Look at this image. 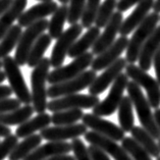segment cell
<instances>
[{
  "instance_id": "45",
  "label": "cell",
  "mask_w": 160,
  "mask_h": 160,
  "mask_svg": "<svg viewBox=\"0 0 160 160\" xmlns=\"http://www.w3.org/2000/svg\"><path fill=\"white\" fill-rule=\"evenodd\" d=\"M11 135V130L10 128L3 126V124L0 123V137H3V138H6Z\"/></svg>"
},
{
  "instance_id": "43",
  "label": "cell",
  "mask_w": 160,
  "mask_h": 160,
  "mask_svg": "<svg viewBox=\"0 0 160 160\" xmlns=\"http://www.w3.org/2000/svg\"><path fill=\"white\" fill-rule=\"evenodd\" d=\"M12 94V90L9 86L0 85V100L9 98V96Z\"/></svg>"
},
{
  "instance_id": "10",
  "label": "cell",
  "mask_w": 160,
  "mask_h": 160,
  "mask_svg": "<svg viewBox=\"0 0 160 160\" xmlns=\"http://www.w3.org/2000/svg\"><path fill=\"white\" fill-rule=\"evenodd\" d=\"M83 26L81 24L72 25L57 39L55 45L52 49L51 57H50L51 66H53L54 68H58L62 66L66 55L68 54L72 45L75 44V42L83 32Z\"/></svg>"
},
{
  "instance_id": "33",
  "label": "cell",
  "mask_w": 160,
  "mask_h": 160,
  "mask_svg": "<svg viewBox=\"0 0 160 160\" xmlns=\"http://www.w3.org/2000/svg\"><path fill=\"white\" fill-rule=\"evenodd\" d=\"M118 5V0H104L102 4L100 5L98 11H97L95 18V27L97 28H105L109 21L111 19L114 9Z\"/></svg>"
},
{
  "instance_id": "2",
  "label": "cell",
  "mask_w": 160,
  "mask_h": 160,
  "mask_svg": "<svg viewBox=\"0 0 160 160\" xmlns=\"http://www.w3.org/2000/svg\"><path fill=\"white\" fill-rule=\"evenodd\" d=\"M51 63L50 58L44 57L31 73V88H32V103L34 110L37 113H44L47 109V89L49 69Z\"/></svg>"
},
{
  "instance_id": "13",
  "label": "cell",
  "mask_w": 160,
  "mask_h": 160,
  "mask_svg": "<svg viewBox=\"0 0 160 160\" xmlns=\"http://www.w3.org/2000/svg\"><path fill=\"white\" fill-rule=\"evenodd\" d=\"M84 138L88 143H90V145L99 148L100 150H102L104 153H106L109 157H112L114 160H132L126 150L119 144H118V142L106 138L98 132L93 131L87 132Z\"/></svg>"
},
{
  "instance_id": "8",
  "label": "cell",
  "mask_w": 160,
  "mask_h": 160,
  "mask_svg": "<svg viewBox=\"0 0 160 160\" xmlns=\"http://www.w3.org/2000/svg\"><path fill=\"white\" fill-rule=\"evenodd\" d=\"M126 75L128 79H132V82L139 85L140 88H144L147 93V99L152 108H160V86L156 79L136 64L127 65Z\"/></svg>"
},
{
  "instance_id": "30",
  "label": "cell",
  "mask_w": 160,
  "mask_h": 160,
  "mask_svg": "<svg viewBox=\"0 0 160 160\" xmlns=\"http://www.w3.org/2000/svg\"><path fill=\"white\" fill-rule=\"evenodd\" d=\"M68 6L61 5L58 6L57 10L52 14L51 19L48 25V34L52 39L59 38L63 33V27L65 22H68Z\"/></svg>"
},
{
  "instance_id": "34",
  "label": "cell",
  "mask_w": 160,
  "mask_h": 160,
  "mask_svg": "<svg viewBox=\"0 0 160 160\" xmlns=\"http://www.w3.org/2000/svg\"><path fill=\"white\" fill-rule=\"evenodd\" d=\"M122 147L132 160H152L150 154L132 137H124L122 141Z\"/></svg>"
},
{
  "instance_id": "19",
  "label": "cell",
  "mask_w": 160,
  "mask_h": 160,
  "mask_svg": "<svg viewBox=\"0 0 160 160\" xmlns=\"http://www.w3.org/2000/svg\"><path fill=\"white\" fill-rule=\"evenodd\" d=\"M155 0H142L138 3L134 11L124 19L119 29V35L122 37H128L132 32L138 28L149 14V11L153 9Z\"/></svg>"
},
{
  "instance_id": "47",
  "label": "cell",
  "mask_w": 160,
  "mask_h": 160,
  "mask_svg": "<svg viewBox=\"0 0 160 160\" xmlns=\"http://www.w3.org/2000/svg\"><path fill=\"white\" fill-rule=\"evenodd\" d=\"M154 118H155V120H156V123H157V126H158L159 130H160V108L155 109Z\"/></svg>"
},
{
  "instance_id": "14",
  "label": "cell",
  "mask_w": 160,
  "mask_h": 160,
  "mask_svg": "<svg viewBox=\"0 0 160 160\" xmlns=\"http://www.w3.org/2000/svg\"><path fill=\"white\" fill-rule=\"evenodd\" d=\"M87 127L84 123H76L71 126L48 127L40 132L42 139L48 142H64L66 140H75L85 136Z\"/></svg>"
},
{
  "instance_id": "50",
  "label": "cell",
  "mask_w": 160,
  "mask_h": 160,
  "mask_svg": "<svg viewBox=\"0 0 160 160\" xmlns=\"http://www.w3.org/2000/svg\"><path fill=\"white\" fill-rule=\"evenodd\" d=\"M58 1H59L62 5H68V3H69L71 0H58Z\"/></svg>"
},
{
  "instance_id": "25",
  "label": "cell",
  "mask_w": 160,
  "mask_h": 160,
  "mask_svg": "<svg viewBox=\"0 0 160 160\" xmlns=\"http://www.w3.org/2000/svg\"><path fill=\"white\" fill-rule=\"evenodd\" d=\"M42 142V137L40 134H35L33 136L27 137L22 142L17 144L12 152L9 154V160H24L40 146Z\"/></svg>"
},
{
  "instance_id": "48",
  "label": "cell",
  "mask_w": 160,
  "mask_h": 160,
  "mask_svg": "<svg viewBox=\"0 0 160 160\" xmlns=\"http://www.w3.org/2000/svg\"><path fill=\"white\" fill-rule=\"evenodd\" d=\"M153 12L160 13V0H155L154 5H153Z\"/></svg>"
},
{
  "instance_id": "26",
  "label": "cell",
  "mask_w": 160,
  "mask_h": 160,
  "mask_svg": "<svg viewBox=\"0 0 160 160\" xmlns=\"http://www.w3.org/2000/svg\"><path fill=\"white\" fill-rule=\"evenodd\" d=\"M131 135L132 138L135 139L136 142H138L139 145H141L150 154L151 157H159L160 149L158 143L155 141V139L146 130H144L142 127L135 126L134 128L131 131Z\"/></svg>"
},
{
  "instance_id": "31",
  "label": "cell",
  "mask_w": 160,
  "mask_h": 160,
  "mask_svg": "<svg viewBox=\"0 0 160 160\" xmlns=\"http://www.w3.org/2000/svg\"><path fill=\"white\" fill-rule=\"evenodd\" d=\"M22 34V27H19L18 25H14L6 33L5 36L0 41V59H4L5 57L9 55L13 48L17 47Z\"/></svg>"
},
{
  "instance_id": "29",
  "label": "cell",
  "mask_w": 160,
  "mask_h": 160,
  "mask_svg": "<svg viewBox=\"0 0 160 160\" xmlns=\"http://www.w3.org/2000/svg\"><path fill=\"white\" fill-rule=\"evenodd\" d=\"M51 41L52 38L49 36V34L44 33L39 37L29 54L28 61H27V65L29 68H36L40 63V61L44 58L46 50L48 49L50 44H51Z\"/></svg>"
},
{
  "instance_id": "49",
  "label": "cell",
  "mask_w": 160,
  "mask_h": 160,
  "mask_svg": "<svg viewBox=\"0 0 160 160\" xmlns=\"http://www.w3.org/2000/svg\"><path fill=\"white\" fill-rule=\"evenodd\" d=\"M5 79H6V77H5L4 72H2L1 69H0V85H1L3 82L5 81Z\"/></svg>"
},
{
  "instance_id": "54",
  "label": "cell",
  "mask_w": 160,
  "mask_h": 160,
  "mask_svg": "<svg viewBox=\"0 0 160 160\" xmlns=\"http://www.w3.org/2000/svg\"><path fill=\"white\" fill-rule=\"evenodd\" d=\"M156 160H160V156H159V157H158L157 159H156Z\"/></svg>"
},
{
  "instance_id": "53",
  "label": "cell",
  "mask_w": 160,
  "mask_h": 160,
  "mask_svg": "<svg viewBox=\"0 0 160 160\" xmlns=\"http://www.w3.org/2000/svg\"><path fill=\"white\" fill-rule=\"evenodd\" d=\"M158 146H159V149H160V139L158 140Z\"/></svg>"
},
{
  "instance_id": "6",
  "label": "cell",
  "mask_w": 160,
  "mask_h": 160,
  "mask_svg": "<svg viewBox=\"0 0 160 160\" xmlns=\"http://www.w3.org/2000/svg\"><path fill=\"white\" fill-rule=\"evenodd\" d=\"M48 25L49 22L45 18L31 25L22 32L14 54V60L19 66L27 64L31 49L39 37L44 34L46 30H48Z\"/></svg>"
},
{
  "instance_id": "41",
  "label": "cell",
  "mask_w": 160,
  "mask_h": 160,
  "mask_svg": "<svg viewBox=\"0 0 160 160\" xmlns=\"http://www.w3.org/2000/svg\"><path fill=\"white\" fill-rule=\"evenodd\" d=\"M142 0H118L116 8H118V11H119V12H124V11H127L131 7L137 5Z\"/></svg>"
},
{
  "instance_id": "12",
  "label": "cell",
  "mask_w": 160,
  "mask_h": 160,
  "mask_svg": "<svg viewBox=\"0 0 160 160\" xmlns=\"http://www.w3.org/2000/svg\"><path fill=\"white\" fill-rule=\"evenodd\" d=\"M82 122L86 127L91 128L93 132H98L106 138H109L115 142H122L124 139V132L119 126L97 116L93 113H86L83 116Z\"/></svg>"
},
{
  "instance_id": "1",
  "label": "cell",
  "mask_w": 160,
  "mask_h": 160,
  "mask_svg": "<svg viewBox=\"0 0 160 160\" xmlns=\"http://www.w3.org/2000/svg\"><path fill=\"white\" fill-rule=\"evenodd\" d=\"M128 96L132 103V106L136 109L138 118L141 126L144 130H146L155 140L160 139V130L156 123L154 113L152 112V107L149 101L144 96L142 89L135 82H128Z\"/></svg>"
},
{
  "instance_id": "38",
  "label": "cell",
  "mask_w": 160,
  "mask_h": 160,
  "mask_svg": "<svg viewBox=\"0 0 160 160\" xmlns=\"http://www.w3.org/2000/svg\"><path fill=\"white\" fill-rule=\"evenodd\" d=\"M18 143V138L12 134L4 138L2 142H0V160H3L6 157H8Z\"/></svg>"
},
{
  "instance_id": "24",
  "label": "cell",
  "mask_w": 160,
  "mask_h": 160,
  "mask_svg": "<svg viewBox=\"0 0 160 160\" xmlns=\"http://www.w3.org/2000/svg\"><path fill=\"white\" fill-rule=\"evenodd\" d=\"M100 29L97 27L93 26L90 29L87 30L83 36L75 42L72 47L69 50L68 55L71 58H77L79 56H82L83 54L87 53L90 48H92L96 41L98 40L100 36Z\"/></svg>"
},
{
  "instance_id": "39",
  "label": "cell",
  "mask_w": 160,
  "mask_h": 160,
  "mask_svg": "<svg viewBox=\"0 0 160 160\" xmlns=\"http://www.w3.org/2000/svg\"><path fill=\"white\" fill-rule=\"evenodd\" d=\"M21 102L18 99L14 98H5V99H1L0 100V115L5 114V113H8L15 110V109H18L21 107Z\"/></svg>"
},
{
  "instance_id": "46",
  "label": "cell",
  "mask_w": 160,
  "mask_h": 160,
  "mask_svg": "<svg viewBox=\"0 0 160 160\" xmlns=\"http://www.w3.org/2000/svg\"><path fill=\"white\" fill-rule=\"evenodd\" d=\"M46 160H76L75 156L65 154V155H59V156H54V157L48 158Z\"/></svg>"
},
{
  "instance_id": "27",
  "label": "cell",
  "mask_w": 160,
  "mask_h": 160,
  "mask_svg": "<svg viewBox=\"0 0 160 160\" xmlns=\"http://www.w3.org/2000/svg\"><path fill=\"white\" fill-rule=\"evenodd\" d=\"M34 112L35 110L32 105H25V106L19 107L18 109H15L11 112L0 115V123L8 128L10 126L19 127L21 124L25 123L27 120H29Z\"/></svg>"
},
{
  "instance_id": "28",
  "label": "cell",
  "mask_w": 160,
  "mask_h": 160,
  "mask_svg": "<svg viewBox=\"0 0 160 160\" xmlns=\"http://www.w3.org/2000/svg\"><path fill=\"white\" fill-rule=\"evenodd\" d=\"M118 122L124 132H128L135 127L134 106L128 96H124L118 107Z\"/></svg>"
},
{
  "instance_id": "37",
  "label": "cell",
  "mask_w": 160,
  "mask_h": 160,
  "mask_svg": "<svg viewBox=\"0 0 160 160\" xmlns=\"http://www.w3.org/2000/svg\"><path fill=\"white\" fill-rule=\"evenodd\" d=\"M71 145L76 160H93L91 155H90L89 149L80 138L72 140Z\"/></svg>"
},
{
  "instance_id": "16",
  "label": "cell",
  "mask_w": 160,
  "mask_h": 160,
  "mask_svg": "<svg viewBox=\"0 0 160 160\" xmlns=\"http://www.w3.org/2000/svg\"><path fill=\"white\" fill-rule=\"evenodd\" d=\"M128 41L130 40L128 39V37L120 36L119 38L116 39L110 47H108L105 51H103L94 58V60H93L91 64L92 71H103V69H106L111 64L114 63L116 60H118L124 50H127Z\"/></svg>"
},
{
  "instance_id": "7",
  "label": "cell",
  "mask_w": 160,
  "mask_h": 160,
  "mask_svg": "<svg viewBox=\"0 0 160 160\" xmlns=\"http://www.w3.org/2000/svg\"><path fill=\"white\" fill-rule=\"evenodd\" d=\"M94 55L92 52H87L82 56L75 58L71 63L68 65L60 66L58 68H54L52 72H49L48 83L50 85H56L59 83H63L68 80L75 79L79 77L84 72L87 71L89 66H91Z\"/></svg>"
},
{
  "instance_id": "5",
  "label": "cell",
  "mask_w": 160,
  "mask_h": 160,
  "mask_svg": "<svg viewBox=\"0 0 160 160\" xmlns=\"http://www.w3.org/2000/svg\"><path fill=\"white\" fill-rule=\"evenodd\" d=\"M128 78L126 73H120L118 78L111 85V89L108 95L104 100L100 102L93 108V114L100 118L112 115L119 107V104L123 98L124 91L127 90L128 84Z\"/></svg>"
},
{
  "instance_id": "20",
  "label": "cell",
  "mask_w": 160,
  "mask_h": 160,
  "mask_svg": "<svg viewBox=\"0 0 160 160\" xmlns=\"http://www.w3.org/2000/svg\"><path fill=\"white\" fill-rule=\"evenodd\" d=\"M160 48V26L155 29V31L145 42L143 48L139 55V68L144 72H148L153 64V58L156 52Z\"/></svg>"
},
{
  "instance_id": "3",
  "label": "cell",
  "mask_w": 160,
  "mask_h": 160,
  "mask_svg": "<svg viewBox=\"0 0 160 160\" xmlns=\"http://www.w3.org/2000/svg\"><path fill=\"white\" fill-rule=\"evenodd\" d=\"M160 22V15L158 13L152 12L147 15L144 22L135 30L132 38L128 41L127 48L126 60L128 64H135L139 59L140 52L143 48L145 42L157 28L158 22Z\"/></svg>"
},
{
  "instance_id": "23",
  "label": "cell",
  "mask_w": 160,
  "mask_h": 160,
  "mask_svg": "<svg viewBox=\"0 0 160 160\" xmlns=\"http://www.w3.org/2000/svg\"><path fill=\"white\" fill-rule=\"evenodd\" d=\"M28 0H13L12 4L0 18V41L14 26L13 22L24 13Z\"/></svg>"
},
{
  "instance_id": "32",
  "label": "cell",
  "mask_w": 160,
  "mask_h": 160,
  "mask_svg": "<svg viewBox=\"0 0 160 160\" xmlns=\"http://www.w3.org/2000/svg\"><path fill=\"white\" fill-rule=\"evenodd\" d=\"M83 116L84 112L82 109H68V110L54 112L51 116V122L56 127L71 126L83 119Z\"/></svg>"
},
{
  "instance_id": "42",
  "label": "cell",
  "mask_w": 160,
  "mask_h": 160,
  "mask_svg": "<svg viewBox=\"0 0 160 160\" xmlns=\"http://www.w3.org/2000/svg\"><path fill=\"white\" fill-rule=\"evenodd\" d=\"M153 65H154L155 72H156V81L158 82V84L160 86V48L158 49V51L156 52L155 56L153 58Z\"/></svg>"
},
{
  "instance_id": "52",
  "label": "cell",
  "mask_w": 160,
  "mask_h": 160,
  "mask_svg": "<svg viewBox=\"0 0 160 160\" xmlns=\"http://www.w3.org/2000/svg\"><path fill=\"white\" fill-rule=\"evenodd\" d=\"M2 68V60H0V69Z\"/></svg>"
},
{
  "instance_id": "36",
  "label": "cell",
  "mask_w": 160,
  "mask_h": 160,
  "mask_svg": "<svg viewBox=\"0 0 160 160\" xmlns=\"http://www.w3.org/2000/svg\"><path fill=\"white\" fill-rule=\"evenodd\" d=\"M86 6V0H71L68 6V22L69 25L79 24V21L83 17Z\"/></svg>"
},
{
  "instance_id": "4",
  "label": "cell",
  "mask_w": 160,
  "mask_h": 160,
  "mask_svg": "<svg viewBox=\"0 0 160 160\" xmlns=\"http://www.w3.org/2000/svg\"><path fill=\"white\" fill-rule=\"evenodd\" d=\"M2 68L4 69L6 79L9 82V87L17 96V99L25 105L32 103V94L26 84L25 78L13 57L7 56L2 60Z\"/></svg>"
},
{
  "instance_id": "44",
  "label": "cell",
  "mask_w": 160,
  "mask_h": 160,
  "mask_svg": "<svg viewBox=\"0 0 160 160\" xmlns=\"http://www.w3.org/2000/svg\"><path fill=\"white\" fill-rule=\"evenodd\" d=\"M13 0H0V18L12 4Z\"/></svg>"
},
{
  "instance_id": "11",
  "label": "cell",
  "mask_w": 160,
  "mask_h": 160,
  "mask_svg": "<svg viewBox=\"0 0 160 160\" xmlns=\"http://www.w3.org/2000/svg\"><path fill=\"white\" fill-rule=\"evenodd\" d=\"M100 102L98 96L90 94H73L49 101L47 109L50 111L58 112L68 109H91Z\"/></svg>"
},
{
  "instance_id": "21",
  "label": "cell",
  "mask_w": 160,
  "mask_h": 160,
  "mask_svg": "<svg viewBox=\"0 0 160 160\" xmlns=\"http://www.w3.org/2000/svg\"><path fill=\"white\" fill-rule=\"evenodd\" d=\"M72 151V145L68 142H48L38 147L24 160H46L54 156L65 155Z\"/></svg>"
},
{
  "instance_id": "22",
  "label": "cell",
  "mask_w": 160,
  "mask_h": 160,
  "mask_svg": "<svg viewBox=\"0 0 160 160\" xmlns=\"http://www.w3.org/2000/svg\"><path fill=\"white\" fill-rule=\"evenodd\" d=\"M51 123V115L48 113H38L35 118H30L25 123L21 124L15 131V136L18 138L25 139L27 137L35 135V132L38 131H42L44 128H48Z\"/></svg>"
},
{
  "instance_id": "17",
  "label": "cell",
  "mask_w": 160,
  "mask_h": 160,
  "mask_svg": "<svg viewBox=\"0 0 160 160\" xmlns=\"http://www.w3.org/2000/svg\"><path fill=\"white\" fill-rule=\"evenodd\" d=\"M123 22V15L122 12L116 11L113 13L111 19L109 21L108 24L105 26L103 32L100 34L98 40L96 41L94 46L92 47V53L93 55L98 56L103 51H105L108 47L114 43L116 40L115 37L118 33H119V29L122 27Z\"/></svg>"
},
{
  "instance_id": "40",
  "label": "cell",
  "mask_w": 160,
  "mask_h": 160,
  "mask_svg": "<svg viewBox=\"0 0 160 160\" xmlns=\"http://www.w3.org/2000/svg\"><path fill=\"white\" fill-rule=\"evenodd\" d=\"M88 149L93 160H111L110 157L106 153H104L102 150H100L99 148L90 145Z\"/></svg>"
},
{
  "instance_id": "18",
  "label": "cell",
  "mask_w": 160,
  "mask_h": 160,
  "mask_svg": "<svg viewBox=\"0 0 160 160\" xmlns=\"http://www.w3.org/2000/svg\"><path fill=\"white\" fill-rule=\"evenodd\" d=\"M57 8V3L53 0L47 2H40L36 5H33L28 10L24 11V13L18 18V26L22 28H28L35 22L45 19L48 15L53 14Z\"/></svg>"
},
{
  "instance_id": "9",
  "label": "cell",
  "mask_w": 160,
  "mask_h": 160,
  "mask_svg": "<svg viewBox=\"0 0 160 160\" xmlns=\"http://www.w3.org/2000/svg\"><path fill=\"white\" fill-rule=\"evenodd\" d=\"M96 78V72L92 71V69L86 71L75 79L50 86L47 89V95L51 99H57L60 97L77 94V93L89 88Z\"/></svg>"
},
{
  "instance_id": "15",
  "label": "cell",
  "mask_w": 160,
  "mask_h": 160,
  "mask_svg": "<svg viewBox=\"0 0 160 160\" xmlns=\"http://www.w3.org/2000/svg\"><path fill=\"white\" fill-rule=\"evenodd\" d=\"M127 65L128 62L126 58L120 57L118 60H116L109 68L104 69L103 72L97 77L92 85L89 87L90 95L98 96L101 93H103L109 86L114 83V81L118 79L120 73H122V71L126 69Z\"/></svg>"
},
{
  "instance_id": "51",
  "label": "cell",
  "mask_w": 160,
  "mask_h": 160,
  "mask_svg": "<svg viewBox=\"0 0 160 160\" xmlns=\"http://www.w3.org/2000/svg\"><path fill=\"white\" fill-rule=\"evenodd\" d=\"M38 1H41V2H47V1H52V0H38Z\"/></svg>"
},
{
  "instance_id": "35",
  "label": "cell",
  "mask_w": 160,
  "mask_h": 160,
  "mask_svg": "<svg viewBox=\"0 0 160 160\" xmlns=\"http://www.w3.org/2000/svg\"><path fill=\"white\" fill-rule=\"evenodd\" d=\"M101 0H86V6L83 13V17L81 18V25L83 28L90 29L93 27V24L95 22L96 14L100 7Z\"/></svg>"
}]
</instances>
